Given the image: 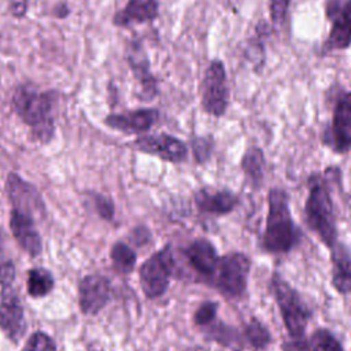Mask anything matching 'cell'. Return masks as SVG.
I'll return each instance as SVG.
<instances>
[{"label":"cell","instance_id":"obj_7","mask_svg":"<svg viewBox=\"0 0 351 351\" xmlns=\"http://www.w3.org/2000/svg\"><path fill=\"white\" fill-rule=\"evenodd\" d=\"M202 108L213 117H222L229 103V89L225 66L221 60H211L202 80Z\"/></svg>","mask_w":351,"mask_h":351},{"label":"cell","instance_id":"obj_34","mask_svg":"<svg viewBox=\"0 0 351 351\" xmlns=\"http://www.w3.org/2000/svg\"><path fill=\"white\" fill-rule=\"evenodd\" d=\"M130 239L136 245H145L151 241V232L145 226H137L132 230Z\"/></svg>","mask_w":351,"mask_h":351},{"label":"cell","instance_id":"obj_13","mask_svg":"<svg viewBox=\"0 0 351 351\" xmlns=\"http://www.w3.org/2000/svg\"><path fill=\"white\" fill-rule=\"evenodd\" d=\"M0 328L12 341H18L25 332V315L16 292L7 287L0 292Z\"/></svg>","mask_w":351,"mask_h":351},{"label":"cell","instance_id":"obj_28","mask_svg":"<svg viewBox=\"0 0 351 351\" xmlns=\"http://www.w3.org/2000/svg\"><path fill=\"white\" fill-rule=\"evenodd\" d=\"M22 351H56L53 340L44 332L33 333Z\"/></svg>","mask_w":351,"mask_h":351},{"label":"cell","instance_id":"obj_25","mask_svg":"<svg viewBox=\"0 0 351 351\" xmlns=\"http://www.w3.org/2000/svg\"><path fill=\"white\" fill-rule=\"evenodd\" d=\"M307 340L310 351H344V346L339 337L325 326L314 329Z\"/></svg>","mask_w":351,"mask_h":351},{"label":"cell","instance_id":"obj_12","mask_svg":"<svg viewBox=\"0 0 351 351\" xmlns=\"http://www.w3.org/2000/svg\"><path fill=\"white\" fill-rule=\"evenodd\" d=\"M110 281L103 276H86L78 285V303L88 315L97 314L110 300Z\"/></svg>","mask_w":351,"mask_h":351},{"label":"cell","instance_id":"obj_30","mask_svg":"<svg viewBox=\"0 0 351 351\" xmlns=\"http://www.w3.org/2000/svg\"><path fill=\"white\" fill-rule=\"evenodd\" d=\"M291 0H269L270 18L274 25H281L287 18Z\"/></svg>","mask_w":351,"mask_h":351},{"label":"cell","instance_id":"obj_10","mask_svg":"<svg viewBox=\"0 0 351 351\" xmlns=\"http://www.w3.org/2000/svg\"><path fill=\"white\" fill-rule=\"evenodd\" d=\"M325 8L328 18L332 21L325 48H348L351 44V0H328Z\"/></svg>","mask_w":351,"mask_h":351},{"label":"cell","instance_id":"obj_5","mask_svg":"<svg viewBox=\"0 0 351 351\" xmlns=\"http://www.w3.org/2000/svg\"><path fill=\"white\" fill-rule=\"evenodd\" d=\"M252 267L251 258L241 251H230L221 255L210 287L228 299L241 298L248 288Z\"/></svg>","mask_w":351,"mask_h":351},{"label":"cell","instance_id":"obj_9","mask_svg":"<svg viewBox=\"0 0 351 351\" xmlns=\"http://www.w3.org/2000/svg\"><path fill=\"white\" fill-rule=\"evenodd\" d=\"M182 254L193 273L199 277L197 281L208 285L221 258L217 247L208 239L197 237L184 248Z\"/></svg>","mask_w":351,"mask_h":351},{"label":"cell","instance_id":"obj_35","mask_svg":"<svg viewBox=\"0 0 351 351\" xmlns=\"http://www.w3.org/2000/svg\"><path fill=\"white\" fill-rule=\"evenodd\" d=\"M0 241H1V232H0Z\"/></svg>","mask_w":351,"mask_h":351},{"label":"cell","instance_id":"obj_18","mask_svg":"<svg viewBox=\"0 0 351 351\" xmlns=\"http://www.w3.org/2000/svg\"><path fill=\"white\" fill-rule=\"evenodd\" d=\"M11 232L18 241V244L29 252L32 256H37L43 250V243L38 232L34 226V219L12 210L10 217Z\"/></svg>","mask_w":351,"mask_h":351},{"label":"cell","instance_id":"obj_29","mask_svg":"<svg viewBox=\"0 0 351 351\" xmlns=\"http://www.w3.org/2000/svg\"><path fill=\"white\" fill-rule=\"evenodd\" d=\"M192 152L197 163H204L211 158L213 141L207 137H196L191 141Z\"/></svg>","mask_w":351,"mask_h":351},{"label":"cell","instance_id":"obj_19","mask_svg":"<svg viewBox=\"0 0 351 351\" xmlns=\"http://www.w3.org/2000/svg\"><path fill=\"white\" fill-rule=\"evenodd\" d=\"M156 16L158 3L155 0H129L126 5L114 15V23L117 26H130L151 22Z\"/></svg>","mask_w":351,"mask_h":351},{"label":"cell","instance_id":"obj_26","mask_svg":"<svg viewBox=\"0 0 351 351\" xmlns=\"http://www.w3.org/2000/svg\"><path fill=\"white\" fill-rule=\"evenodd\" d=\"M110 258L115 270L122 274H129L130 271H133L137 262V255L134 250L123 241H118L111 247Z\"/></svg>","mask_w":351,"mask_h":351},{"label":"cell","instance_id":"obj_20","mask_svg":"<svg viewBox=\"0 0 351 351\" xmlns=\"http://www.w3.org/2000/svg\"><path fill=\"white\" fill-rule=\"evenodd\" d=\"M129 64L136 75V78L140 81L141 85V92H143V99L144 100H151L155 97L158 88H156V81L154 75L149 71V62L143 51V48L138 44H134L130 55H129Z\"/></svg>","mask_w":351,"mask_h":351},{"label":"cell","instance_id":"obj_2","mask_svg":"<svg viewBox=\"0 0 351 351\" xmlns=\"http://www.w3.org/2000/svg\"><path fill=\"white\" fill-rule=\"evenodd\" d=\"M52 92L38 90L32 85H19L12 95V110L30 128L34 140L51 141L55 133Z\"/></svg>","mask_w":351,"mask_h":351},{"label":"cell","instance_id":"obj_16","mask_svg":"<svg viewBox=\"0 0 351 351\" xmlns=\"http://www.w3.org/2000/svg\"><path fill=\"white\" fill-rule=\"evenodd\" d=\"M159 112L155 108H138L133 111L110 114L106 125L123 133H144L156 122Z\"/></svg>","mask_w":351,"mask_h":351},{"label":"cell","instance_id":"obj_31","mask_svg":"<svg viewBox=\"0 0 351 351\" xmlns=\"http://www.w3.org/2000/svg\"><path fill=\"white\" fill-rule=\"evenodd\" d=\"M93 202H95V207L99 213V215L107 221L112 219L114 217V203L111 199L103 196V195H95L93 196Z\"/></svg>","mask_w":351,"mask_h":351},{"label":"cell","instance_id":"obj_8","mask_svg":"<svg viewBox=\"0 0 351 351\" xmlns=\"http://www.w3.org/2000/svg\"><path fill=\"white\" fill-rule=\"evenodd\" d=\"M5 191L12 204V210L19 211L33 219L44 217L45 204L38 191L21 176L8 173L5 180Z\"/></svg>","mask_w":351,"mask_h":351},{"label":"cell","instance_id":"obj_1","mask_svg":"<svg viewBox=\"0 0 351 351\" xmlns=\"http://www.w3.org/2000/svg\"><path fill=\"white\" fill-rule=\"evenodd\" d=\"M300 229L292 218L289 196L282 188L267 193V215L262 234V250L269 254H288L300 243Z\"/></svg>","mask_w":351,"mask_h":351},{"label":"cell","instance_id":"obj_21","mask_svg":"<svg viewBox=\"0 0 351 351\" xmlns=\"http://www.w3.org/2000/svg\"><path fill=\"white\" fill-rule=\"evenodd\" d=\"M202 330L210 341H214L229 351H244L247 348L241 332H239L237 328L230 326L222 321L217 319L210 326Z\"/></svg>","mask_w":351,"mask_h":351},{"label":"cell","instance_id":"obj_3","mask_svg":"<svg viewBox=\"0 0 351 351\" xmlns=\"http://www.w3.org/2000/svg\"><path fill=\"white\" fill-rule=\"evenodd\" d=\"M304 218L310 230L315 233V236L328 250H330L339 241L333 202L329 188L319 174H313L308 180Z\"/></svg>","mask_w":351,"mask_h":351},{"label":"cell","instance_id":"obj_33","mask_svg":"<svg viewBox=\"0 0 351 351\" xmlns=\"http://www.w3.org/2000/svg\"><path fill=\"white\" fill-rule=\"evenodd\" d=\"M281 351H310L308 340L306 336L288 337L281 343Z\"/></svg>","mask_w":351,"mask_h":351},{"label":"cell","instance_id":"obj_11","mask_svg":"<svg viewBox=\"0 0 351 351\" xmlns=\"http://www.w3.org/2000/svg\"><path fill=\"white\" fill-rule=\"evenodd\" d=\"M132 145L134 149L158 156L166 162H182L188 156V147L180 138L170 134H149L136 138Z\"/></svg>","mask_w":351,"mask_h":351},{"label":"cell","instance_id":"obj_15","mask_svg":"<svg viewBox=\"0 0 351 351\" xmlns=\"http://www.w3.org/2000/svg\"><path fill=\"white\" fill-rule=\"evenodd\" d=\"M329 251L330 284L339 295H351V250L337 241Z\"/></svg>","mask_w":351,"mask_h":351},{"label":"cell","instance_id":"obj_23","mask_svg":"<svg viewBox=\"0 0 351 351\" xmlns=\"http://www.w3.org/2000/svg\"><path fill=\"white\" fill-rule=\"evenodd\" d=\"M241 169L247 181L254 188H259L265 174V155L262 149L258 147L248 148L241 158Z\"/></svg>","mask_w":351,"mask_h":351},{"label":"cell","instance_id":"obj_27","mask_svg":"<svg viewBox=\"0 0 351 351\" xmlns=\"http://www.w3.org/2000/svg\"><path fill=\"white\" fill-rule=\"evenodd\" d=\"M218 310H219V303L217 300L202 302L192 314L193 325L200 329L210 326L214 321L218 319Z\"/></svg>","mask_w":351,"mask_h":351},{"label":"cell","instance_id":"obj_4","mask_svg":"<svg viewBox=\"0 0 351 351\" xmlns=\"http://www.w3.org/2000/svg\"><path fill=\"white\" fill-rule=\"evenodd\" d=\"M269 289L278 307L288 336H306L304 333L313 317V310L306 303L299 291L293 288L277 270H274L270 276Z\"/></svg>","mask_w":351,"mask_h":351},{"label":"cell","instance_id":"obj_14","mask_svg":"<svg viewBox=\"0 0 351 351\" xmlns=\"http://www.w3.org/2000/svg\"><path fill=\"white\" fill-rule=\"evenodd\" d=\"M329 144L340 154L351 148V92L343 93L336 101Z\"/></svg>","mask_w":351,"mask_h":351},{"label":"cell","instance_id":"obj_22","mask_svg":"<svg viewBox=\"0 0 351 351\" xmlns=\"http://www.w3.org/2000/svg\"><path fill=\"white\" fill-rule=\"evenodd\" d=\"M245 347L252 351H265L273 341L270 329L258 318L251 317L241 329Z\"/></svg>","mask_w":351,"mask_h":351},{"label":"cell","instance_id":"obj_17","mask_svg":"<svg viewBox=\"0 0 351 351\" xmlns=\"http://www.w3.org/2000/svg\"><path fill=\"white\" fill-rule=\"evenodd\" d=\"M195 204L200 213L226 215L239 204V196L229 189H199L195 196Z\"/></svg>","mask_w":351,"mask_h":351},{"label":"cell","instance_id":"obj_6","mask_svg":"<svg viewBox=\"0 0 351 351\" xmlns=\"http://www.w3.org/2000/svg\"><path fill=\"white\" fill-rule=\"evenodd\" d=\"M178 273V266L173 247L166 244L163 248L147 258L138 269V281L147 299L163 296L170 285V280Z\"/></svg>","mask_w":351,"mask_h":351},{"label":"cell","instance_id":"obj_32","mask_svg":"<svg viewBox=\"0 0 351 351\" xmlns=\"http://www.w3.org/2000/svg\"><path fill=\"white\" fill-rule=\"evenodd\" d=\"M15 280V266L12 261L0 258V285L3 288L10 287Z\"/></svg>","mask_w":351,"mask_h":351},{"label":"cell","instance_id":"obj_24","mask_svg":"<svg viewBox=\"0 0 351 351\" xmlns=\"http://www.w3.org/2000/svg\"><path fill=\"white\" fill-rule=\"evenodd\" d=\"M53 285H55L53 277L51 271H48L47 269L36 267L29 271L26 287H27V293L32 298H41L48 295L52 291Z\"/></svg>","mask_w":351,"mask_h":351}]
</instances>
